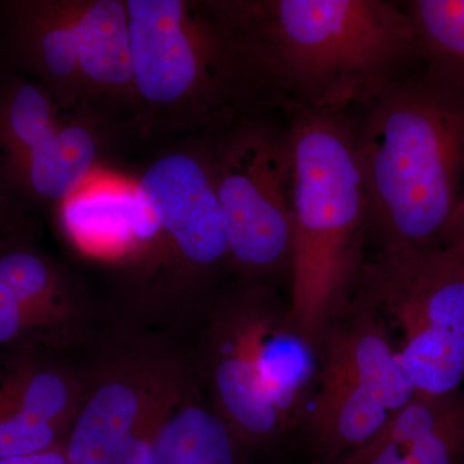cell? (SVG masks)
I'll return each instance as SVG.
<instances>
[{
	"label": "cell",
	"instance_id": "obj_9",
	"mask_svg": "<svg viewBox=\"0 0 464 464\" xmlns=\"http://www.w3.org/2000/svg\"><path fill=\"white\" fill-rule=\"evenodd\" d=\"M183 398L181 378L172 366H118L82 399L67 433V462L149 464L158 432Z\"/></svg>",
	"mask_w": 464,
	"mask_h": 464
},
{
	"label": "cell",
	"instance_id": "obj_22",
	"mask_svg": "<svg viewBox=\"0 0 464 464\" xmlns=\"http://www.w3.org/2000/svg\"><path fill=\"white\" fill-rule=\"evenodd\" d=\"M0 464H69L67 462L65 442L56 448L38 453L24 454V456L3 458Z\"/></svg>",
	"mask_w": 464,
	"mask_h": 464
},
{
	"label": "cell",
	"instance_id": "obj_15",
	"mask_svg": "<svg viewBox=\"0 0 464 464\" xmlns=\"http://www.w3.org/2000/svg\"><path fill=\"white\" fill-rule=\"evenodd\" d=\"M69 315V286L41 250L0 239V347L33 340Z\"/></svg>",
	"mask_w": 464,
	"mask_h": 464
},
{
	"label": "cell",
	"instance_id": "obj_6",
	"mask_svg": "<svg viewBox=\"0 0 464 464\" xmlns=\"http://www.w3.org/2000/svg\"><path fill=\"white\" fill-rule=\"evenodd\" d=\"M353 301L383 324L415 392L464 390V257L457 250L378 253L362 266Z\"/></svg>",
	"mask_w": 464,
	"mask_h": 464
},
{
	"label": "cell",
	"instance_id": "obj_16",
	"mask_svg": "<svg viewBox=\"0 0 464 464\" xmlns=\"http://www.w3.org/2000/svg\"><path fill=\"white\" fill-rule=\"evenodd\" d=\"M92 116L70 115L56 134L5 167L21 199L58 206L93 174L101 142Z\"/></svg>",
	"mask_w": 464,
	"mask_h": 464
},
{
	"label": "cell",
	"instance_id": "obj_7",
	"mask_svg": "<svg viewBox=\"0 0 464 464\" xmlns=\"http://www.w3.org/2000/svg\"><path fill=\"white\" fill-rule=\"evenodd\" d=\"M319 347L307 427L320 456L335 462L371 441L415 390L383 324L356 302L328 326Z\"/></svg>",
	"mask_w": 464,
	"mask_h": 464
},
{
	"label": "cell",
	"instance_id": "obj_3",
	"mask_svg": "<svg viewBox=\"0 0 464 464\" xmlns=\"http://www.w3.org/2000/svg\"><path fill=\"white\" fill-rule=\"evenodd\" d=\"M293 241L288 315L313 347L344 315L364 266L368 209L356 125L341 111L288 105Z\"/></svg>",
	"mask_w": 464,
	"mask_h": 464
},
{
	"label": "cell",
	"instance_id": "obj_10",
	"mask_svg": "<svg viewBox=\"0 0 464 464\" xmlns=\"http://www.w3.org/2000/svg\"><path fill=\"white\" fill-rule=\"evenodd\" d=\"M140 191L158 225L157 248L183 276L206 279L230 265L227 221L217 197L212 150H176L143 172Z\"/></svg>",
	"mask_w": 464,
	"mask_h": 464
},
{
	"label": "cell",
	"instance_id": "obj_17",
	"mask_svg": "<svg viewBox=\"0 0 464 464\" xmlns=\"http://www.w3.org/2000/svg\"><path fill=\"white\" fill-rule=\"evenodd\" d=\"M47 88L25 76L0 83V159L5 168L61 130L70 115Z\"/></svg>",
	"mask_w": 464,
	"mask_h": 464
},
{
	"label": "cell",
	"instance_id": "obj_2",
	"mask_svg": "<svg viewBox=\"0 0 464 464\" xmlns=\"http://www.w3.org/2000/svg\"><path fill=\"white\" fill-rule=\"evenodd\" d=\"M365 109L356 150L368 235L378 253L439 248L464 194V101L424 76Z\"/></svg>",
	"mask_w": 464,
	"mask_h": 464
},
{
	"label": "cell",
	"instance_id": "obj_20",
	"mask_svg": "<svg viewBox=\"0 0 464 464\" xmlns=\"http://www.w3.org/2000/svg\"><path fill=\"white\" fill-rule=\"evenodd\" d=\"M21 200L23 199L9 181L5 164L0 159V234H5L14 224Z\"/></svg>",
	"mask_w": 464,
	"mask_h": 464
},
{
	"label": "cell",
	"instance_id": "obj_18",
	"mask_svg": "<svg viewBox=\"0 0 464 464\" xmlns=\"http://www.w3.org/2000/svg\"><path fill=\"white\" fill-rule=\"evenodd\" d=\"M237 444L218 414L183 401L158 432L149 464H239Z\"/></svg>",
	"mask_w": 464,
	"mask_h": 464
},
{
	"label": "cell",
	"instance_id": "obj_1",
	"mask_svg": "<svg viewBox=\"0 0 464 464\" xmlns=\"http://www.w3.org/2000/svg\"><path fill=\"white\" fill-rule=\"evenodd\" d=\"M250 93L341 111L371 105L420 57L406 8L386 0H209Z\"/></svg>",
	"mask_w": 464,
	"mask_h": 464
},
{
	"label": "cell",
	"instance_id": "obj_4",
	"mask_svg": "<svg viewBox=\"0 0 464 464\" xmlns=\"http://www.w3.org/2000/svg\"><path fill=\"white\" fill-rule=\"evenodd\" d=\"M137 109L182 127L228 121L252 103L203 2L125 0Z\"/></svg>",
	"mask_w": 464,
	"mask_h": 464
},
{
	"label": "cell",
	"instance_id": "obj_11",
	"mask_svg": "<svg viewBox=\"0 0 464 464\" xmlns=\"http://www.w3.org/2000/svg\"><path fill=\"white\" fill-rule=\"evenodd\" d=\"M58 221L67 239L93 257L132 261L157 248V221L137 182L91 174L58 204Z\"/></svg>",
	"mask_w": 464,
	"mask_h": 464
},
{
	"label": "cell",
	"instance_id": "obj_21",
	"mask_svg": "<svg viewBox=\"0 0 464 464\" xmlns=\"http://www.w3.org/2000/svg\"><path fill=\"white\" fill-rule=\"evenodd\" d=\"M441 246L457 250L464 257V194L449 221Z\"/></svg>",
	"mask_w": 464,
	"mask_h": 464
},
{
	"label": "cell",
	"instance_id": "obj_12",
	"mask_svg": "<svg viewBox=\"0 0 464 464\" xmlns=\"http://www.w3.org/2000/svg\"><path fill=\"white\" fill-rule=\"evenodd\" d=\"M81 402L78 384L65 372L18 362L0 380V459L63 444Z\"/></svg>",
	"mask_w": 464,
	"mask_h": 464
},
{
	"label": "cell",
	"instance_id": "obj_13",
	"mask_svg": "<svg viewBox=\"0 0 464 464\" xmlns=\"http://www.w3.org/2000/svg\"><path fill=\"white\" fill-rule=\"evenodd\" d=\"M250 295L225 311L217 325L212 356L213 390L222 420L243 444L262 445L288 429L266 395L252 348Z\"/></svg>",
	"mask_w": 464,
	"mask_h": 464
},
{
	"label": "cell",
	"instance_id": "obj_8",
	"mask_svg": "<svg viewBox=\"0 0 464 464\" xmlns=\"http://www.w3.org/2000/svg\"><path fill=\"white\" fill-rule=\"evenodd\" d=\"M230 265L250 282L290 271L293 159L286 128L244 123L212 150Z\"/></svg>",
	"mask_w": 464,
	"mask_h": 464
},
{
	"label": "cell",
	"instance_id": "obj_5",
	"mask_svg": "<svg viewBox=\"0 0 464 464\" xmlns=\"http://www.w3.org/2000/svg\"><path fill=\"white\" fill-rule=\"evenodd\" d=\"M0 8L17 65L61 108L137 109L125 0H12Z\"/></svg>",
	"mask_w": 464,
	"mask_h": 464
},
{
	"label": "cell",
	"instance_id": "obj_14",
	"mask_svg": "<svg viewBox=\"0 0 464 464\" xmlns=\"http://www.w3.org/2000/svg\"><path fill=\"white\" fill-rule=\"evenodd\" d=\"M337 464H464V390L415 392L380 432Z\"/></svg>",
	"mask_w": 464,
	"mask_h": 464
},
{
	"label": "cell",
	"instance_id": "obj_19",
	"mask_svg": "<svg viewBox=\"0 0 464 464\" xmlns=\"http://www.w3.org/2000/svg\"><path fill=\"white\" fill-rule=\"evenodd\" d=\"M404 7L417 32L424 76L464 101V0H413Z\"/></svg>",
	"mask_w": 464,
	"mask_h": 464
}]
</instances>
